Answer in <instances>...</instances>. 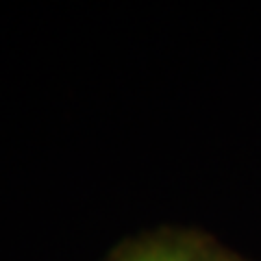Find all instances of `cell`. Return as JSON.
<instances>
[{
  "label": "cell",
  "mask_w": 261,
  "mask_h": 261,
  "mask_svg": "<svg viewBox=\"0 0 261 261\" xmlns=\"http://www.w3.org/2000/svg\"><path fill=\"white\" fill-rule=\"evenodd\" d=\"M107 261H248L216 238L194 228H159L126 240Z\"/></svg>",
  "instance_id": "1"
}]
</instances>
